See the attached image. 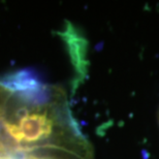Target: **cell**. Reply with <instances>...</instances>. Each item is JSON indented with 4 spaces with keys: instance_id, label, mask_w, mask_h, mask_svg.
<instances>
[{
    "instance_id": "cell-1",
    "label": "cell",
    "mask_w": 159,
    "mask_h": 159,
    "mask_svg": "<svg viewBox=\"0 0 159 159\" xmlns=\"http://www.w3.org/2000/svg\"><path fill=\"white\" fill-rule=\"evenodd\" d=\"M62 39L65 40L66 44L69 48L72 63L75 65V72H77V85L79 81L82 82V79L84 78L86 74V43L84 37L79 35L77 30L71 26V24L66 23V28L63 32L60 33Z\"/></svg>"
},
{
    "instance_id": "cell-2",
    "label": "cell",
    "mask_w": 159,
    "mask_h": 159,
    "mask_svg": "<svg viewBox=\"0 0 159 159\" xmlns=\"http://www.w3.org/2000/svg\"><path fill=\"white\" fill-rule=\"evenodd\" d=\"M9 94H11V89H9L2 81H0V110L4 107Z\"/></svg>"
}]
</instances>
